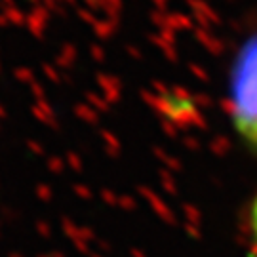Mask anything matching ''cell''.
<instances>
[{"instance_id":"cell-1","label":"cell","mask_w":257,"mask_h":257,"mask_svg":"<svg viewBox=\"0 0 257 257\" xmlns=\"http://www.w3.org/2000/svg\"><path fill=\"white\" fill-rule=\"evenodd\" d=\"M229 97L233 126L248 145L257 149V38L240 51Z\"/></svg>"},{"instance_id":"cell-2","label":"cell","mask_w":257,"mask_h":257,"mask_svg":"<svg viewBox=\"0 0 257 257\" xmlns=\"http://www.w3.org/2000/svg\"><path fill=\"white\" fill-rule=\"evenodd\" d=\"M250 233H252V238H254L257 248V194L250 206Z\"/></svg>"}]
</instances>
